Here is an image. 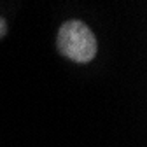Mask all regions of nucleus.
<instances>
[{
    "instance_id": "obj_1",
    "label": "nucleus",
    "mask_w": 147,
    "mask_h": 147,
    "mask_svg": "<svg viewBox=\"0 0 147 147\" xmlns=\"http://www.w3.org/2000/svg\"><path fill=\"white\" fill-rule=\"evenodd\" d=\"M56 47L61 56L76 61V63H89L93 61L98 51L96 37L91 28L79 20L65 21L56 37Z\"/></svg>"
},
{
    "instance_id": "obj_2",
    "label": "nucleus",
    "mask_w": 147,
    "mask_h": 147,
    "mask_svg": "<svg viewBox=\"0 0 147 147\" xmlns=\"http://www.w3.org/2000/svg\"><path fill=\"white\" fill-rule=\"evenodd\" d=\"M5 33H7V23L2 20V18H0V39H2Z\"/></svg>"
}]
</instances>
